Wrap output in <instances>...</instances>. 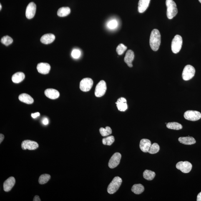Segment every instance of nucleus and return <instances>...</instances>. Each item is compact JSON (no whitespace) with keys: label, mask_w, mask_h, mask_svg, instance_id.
<instances>
[{"label":"nucleus","mask_w":201,"mask_h":201,"mask_svg":"<svg viewBox=\"0 0 201 201\" xmlns=\"http://www.w3.org/2000/svg\"><path fill=\"white\" fill-rule=\"evenodd\" d=\"M81 54V51L78 49H74L72 51V57L74 59H77L80 57Z\"/></svg>","instance_id":"f704fd0d"},{"label":"nucleus","mask_w":201,"mask_h":201,"mask_svg":"<svg viewBox=\"0 0 201 201\" xmlns=\"http://www.w3.org/2000/svg\"><path fill=\"white\" fill-rule=\"evenodd\" d=\"M50 175L49 174H44L40 176L39 180V183L40 184H44L47 183L50 178Z\"/></svg>","instance_id":"c85d7f7f"},{"label":"nucleus","mask_w":201,"mask_h":201,"mask_svg":"<svg viewBox=\"0 0 201 201\" xmlns=\"http://www.w3.org/2000/svg\"><path fill=\"white\" fill-rule=\"evenodd\" d=\"M134 55L133 51L129 50L126 53L124 61L129 67H133L132 62L134 59Z\"/></svg>","instance_id":"dca6fc26"},{"label":"nucleus","mask_w":201,"mask_h":201,"mask_svg":"<svg viewBox=\"0 0 201 201\" xmlns=\"http://www.w3.org/2000/svg\"><path fill=\"white\" fill-rule=\"evenodd\" d=\"M178 141L181 143L185 145H192L196 143V140L194 138L190 137H179Z\"/></svg>","instance_id":"4be33fe9"},{"label":"nucleus","mask_w":201,"mask_h":201,"mask_svg":"<svg viewBox=\"0 0 201 201\" xmlns=\"http://www.w3.org/2000/svg\"><path fill=\"white\" fill-rule=\"evenodd\" d=\"M71 13V9L68 7H63L59 8L57 11V14L60 17H64L69 15Z\"/></svg>","instance_id":"b1692460"},{"label":"nucleus","mask_w":201,"mask_h":201,"mask_svg":"<svg viewBox=\"0 0 201 201\" xmlns=\"http://www.w3.org/2000/svg\"><path fill=\"white\" fill-rule=\"evenodd\" d=\"M182 36L177 35L172 40V52L177 54L182 49Z\"/></svg>","instance_id":"20e7f679"},{"label":"nucleus","mask_w":201,"mask_h":201,"mask_svg":"<svg viewBox=\"0 0 201 201\" xmlns=\"http://www.w3.org/2000/svg\"><path fill=\"white\" fill-rule=\"evenodd\" d=\"M184 117L188 120L196 121L201 118V113L197 111L188 110L184 114Z\"/></svg>","instance_id":"423d86ee"},{"label":"nucleus","mask_w":201,"mask_h":201,"mask_svg":"<svg viewBox=\"0 0 201 201\" xmlns=\"http://www.w3.org/2000/svg\"><path fill=\"white\" fill-rule=\"evenodd\" d=\"M197 201H201V192L198 194L197 196Z\"/></svg>","instance_id":"ea45409f"},{"label":"nucleus","mask_w":201,"mask_h":201,"mask_svg":"<svg viewBox=\"0 0 201 201\" xmlns=\"http://www.w3.org/2000/svg\"><path fill=\"white\" fill-rule=\"evenodd\" d=\"M42 123L43 124H44V125H47L49 123V120H48L47 118H44L43 119Z\"/></svg>","instance_id":"c9c22d12"},{"label":"nucleus","mask_w":201,"mask_h":201,"mask_svg":"<svg viewBox=\"0 0 201 201\" xmlns=\"http://www.w3.org/2000/svg\"><path fill=\"white\" fill-rule=\"evenodd\" d=\"M99 132H100L101 135L102 137H105L110 135L112 133V131L110 127L107 126L106 127V128H104L102 127L101 128L99 129Z\"/></svg>","instance_id":"cd10ccee"},{"label":"nucleus","mask_w":201,"mask_h":201,"mask_svg":"<svg viewBox=\"0 0 201 201\" xmlns=\"http://www.w3.org/2000/svg\"><path fill=\"white\" fill-rule=\"evenodd\" d=\"M45 95L50 99H57L60 96L59 91L54 89L49 88L44 91Z\"/></svg>","instance_id":"4468645a"},{"label":"nucleus","mask_w":201,"mask_h":201,"mask_svg":"<svg viewBox=\"0 0 201 201\" xmlns=\"http://www.w3.org/2000/svg\"><path fill=\"white\" fill-rule=\"evenodd\" d=\"M50 66L46 63H40L37 64L36 69L38 72L42 74H48L50 70Z\"/></svg>","instance_id":"ddd939ff"},{"label":"nucleus","mask_w":201,"mask_h":201,"mask_svg":"<svg viewBox=\"0 0 201 201\" xmlns=\"http://www.w3.org/2000/svg\"><path fill=\"white\" fill-rule=\"evenodd\" d=\"M107 90V85L105 82L101 80L98 83L96 86L95 94L96 97H100L105 94Z\"/></svg>","instance_id":"6e6552de"},{"label":"nucleus","mask_w":201,"mask_h":201,"mask_svg":"<svg viewBox=\"0 0 201 201\" xmlns=\"http://www.w3.org/2000/svg\"><path fill=\"white\" fill-rule=\"evenodd\" d=\"M199 1L201 3V0H199Z\"/></svg>","instance_id":"79ce46f5"},{"label":"nucleus","mask_w":201,"mask_h":201,"mask_svg":"<svg viewBox=\"0 0 201 201\" xmlns=\"http://www.w3.org/2000/svg\"><path fill=\"white\" fill-rule=\"evenodd\" d=\"M2 9V6H1V4H0V9Z\"/></svg>","instance_id":"a19ab883"},{"label":"nucleus","mask_w":201,"mask_h":201,"mask_svg":"<svg viewBox=\"0 0 201 201\" xmlns=\"http://www.w3.org/2000/svg\"><path fill=\"white\" fill-rule=\"evenodd\" d=\"M167 7V16L169 19H172L178 13L177 5L173 0H166Z\"/></svg>","instance_id":"f03ea898"},{"label":"nucleus","mask_w":201,"mask_h":201,"mask_svg":"<svg viewBox=\"0 0 201 201\" xmlns=\"http://www.w3.org/2000/svg\"><path fill=\"white\" fill-rule=\"evenodd\" d=\"M13 40L12 38L8 36H4L2 38L1 42L6 46L9 45L12 43Z\"/></svg>","instance_id":"2f4dec72"},{"label":"nucleus","mask_w":201,"mask_h":201,"mask_svg":"<svg viewBox=\"0 0 201 201\" xmlns=\"http://www.w3.org/2000/svg\"><path fill=\"white\" fill-rule=\"evenodd\" d=\"M155 175V172L149 170H145L143 173L144 178L148 181L153 180Z\"/></svg>","instance_id":"a878e982"},{"label":"nucleus","mask_w":201,"mask_h":201,"mask_svg":"<svg viewBox=\"0 0 201 201\" xmlns=\"http://www.w3.org/2000/svg\"><path fill=\"white\" fill-rule=\"evenodd\" d=\"M151 0H139L138 10L139 13H142L145 11L149 6Z\"/></svg>","instance_id":"6ab92c4d"},{"label":"nucleus","mask_w":201,"mask_h":201,"mask_svg":"<svg viewBox=\"0 0 201 201\" xmlns=\"http://www.w3.org/2000/svg\"><path fill=\"white\" fill-rule=\"evenodd\" d=\"M16 183V180L14 177H11L7 179L4 183V189L5 192H8L10 191Z\"/></svg>","instance_id":"2eb2a0df"},{"label":"nucleus","mask_w":201,"mask_h":201,"mask_svg":"<svg viewBox=\"0 0 201 201\" xmlns=\"http://www.w3.org/2000/svg\"><path fill=\"white\" fill-rule=\"evenodd\" d=\"M40 115V114L39 112H36L35 113H33L31 114V117H32L33 118L35 119L36 117H39Z\"/></svg>","instance_id":"e433bc0d"},{"label":"nucleus","mask_w":201,"mask_h":201,"mask_svg":"<svg viewBox=\"0 0 201 201\" xmlns=\"http://www.w3.org/2000/svg\"><path fill=\"white\" fill-rule=\"evenodd\" d=\"M18 99L21 102L26 104H30L34 102V99L29 95L24 93L22 94L19 96Z\"/></svg>","instance_id":"412c9836"},{"label":"nucleus","mask_w":201,"mask_h":201,"mask_svg":"<svg viewBox=\"0 0 201 201\" xmlns=\"http://www.w3.org/2000/svg\"><path fill=\"white\" fill-rule=\"evenodd\" d=\"M127 49V47L125 46H124L123 44H120L117 46L116 48V51L117 54L121 55H122L124 53L126 50Z\"/></svg>","instance_id":"473e14b6"},{"label":"nucleus","mask_w":201,"mask_h":201,"mask_svg":"<svg viewBox=\"0 0 201 201\" xmlns=\"http://www.w3.org/2000/svg\"><path fill=\"white\" fill-rule=\"evenodd\" d=\"M36 6L34 2H31L28 5L26 8V16L29 19H32L35 15Z\"/></svg>","instance_id":"f8f14e48"},{"label":"nucleus","mask_w":201,"mask_h":201,"mask_svg":"<svg viewBox=\"0 0 201 201\" xmlns=\"http://www.w3.org/2000/svg\"><path fill=\"white\" fill-rule=\"evenodd\" d=\"M160 149V147L158 144L154 143L151 145L148 152L149 154H154L158 152Z\"/></svg>","instance_id":"7c9ffc66"},{"label":"nucleus","mask_w":201,"mask_h":201,"mask_svg":"<svg viewBox=\"0 0 201 201\" xmlns=\"http://www.w3.org/2000/svg\"><path fill=\"white\" fill-rule=\"evenodd\" d=\"M176 167L177 169L180 170L184 173H188L192 170V165L190 162L185 161L177 163Z\"/></svg>","instance_id":"1a4fd4ad"},{"label":"nucleus","mask_w":201,"mask_h":201,"mask_svg":"<svg viewBox=\"0 0 201 201\" xmlns=\"http://www.w3.org/2000/svg\"><path fill=\"white\" fill-rule=\"evenodd\" d=\"M25 78V75L24 73L18 72L13 75L12 77V80L13 82L18 84L24 80Z\"/></svg>","instance_id":"5701e85b"},{"label":"nucleus","mask_w":201,"mask_h":201,"mask_svg":"<svg viewBox=\"0 0 201 201\" xmlns=\"http://www.w3.org/2000/svg\"><path fill=\"white\" fill-rule=\"evenodd\" d=\"M167 127L168 129L175 130H179L182 128V124L175 122L168 123L167 124Z\"/></svg>","instance_id":"bb28decb"},{"label":"nucleus","mask_w":201,"mask_h":201,"mask_svg":"<svg viewBox=\"0 0 201 201\" xmlns=\"http://www.w3.org/2000/svg\"><path fill=\"white\" fill-rule=\"evenodd\" d=\"M93 85V81L90 78H85L80 83V89L83 92H88L91 90Z\"/></svg>","instance_id":"0eeeda50"},{"label":"nucleus","mask_w":201,"mask_h":201,"mask_svg":"<svg viewBox=\"0 0 201 201\" xmlns=\"http://www.w3.org/2000/svg\"><path fill=\"white\" fill-rule=\"evenodd\" d=\"M118 26V23L116 20H112L109 22L107 24V26L109 29H116Z\"/></svg>","instance_id":"72a5a7b5"},{"label":"nucleus","mask_w":201,"mask_h":201,"mask_svg":"<svg viewBox=\"0 0 201 201\" xmlns=\"http://www.w3.org/2000/svg\"><path fill=\"white\" fill-rule=\"evenodd\" d=\"M122 155L120 153L116 152L111 157L109 163V166L110 168H114L117 167L120 163Z\"/></svg>","instance_id":"9d476101"},{"label":"nucleus","mask_w":201,"mask_h":201,"mask_svg":"<svg viewBox=\"0 0 201 201\" xmlns=\"http://www.w3.org/2000/svg\"><path fill=\"white\" fill-rule=\"evenodd\" d=\"M144 187L141 184H135L133 186L132 191L134 194H140L144 192Z\"/></svg>","instance_id":"393cba45"},{"label":"nucleus","mask_w":201,"mask_h":201,"mask_svg":"<svg viewBox=\"0 0 201 201\" xmlns=\"http://www.w3.org/2000/svg\"><path fill=\"white\" fill-rule=\"evenodd\" d=\"M195 69L193 66L190 65H187L184 67L182 72V79L186 81L192 79L195 75Z\"/></svg>","instance_id":"39448f33"},{"label":"nucleus","mask_w":201,"mask_h":201,"mask_svg":"<svg viewBox=\"0 0 201 201\" xmlns=\"http://www.w3.org/2000/svg\"><path fill=\"white\" fill-rule=\"evenodd\" d=\"M39 146V144L37 142L30 140H25L23 141L21 144L22 148L23 150H35L37 149Z\"/></svg>","instance_id":"9b49d317"},{"label":"nucleus","mask_w":201,"mask_h":201,"mask_svg":"<svg viewBox=\"0 0 201 201\" xmlns=\"http://www.w3.org/2000/svg\"><path fill=\"white\" fill-rule=\"evenodd\" d=\"M118 109L121 111H125L127 109V101L125 98L121 97L116 103Z\"/></svg>","instance_id":"a211bd4d"},{"label":"nucleus","mask_w":201,"mask_h":201,"mask_svg":"<svg viewBox=\"0 0 201 201\" xmlns=\"http://www.w3.org/2000/svg\"><path fill=\"white\" fill-rule=\"evenodd\" d=\"M152 144L149 139H144L140 140V148L143 152H148Z\"/></svg>","instance_id":"f3484780"},{"label":"nucleus","mask_w":201,"mask_h":201,"mask_svg":"<svg viewBox=\"0 0 201 201\" xmlns=\"http://www.w3.org/2000/svg\"><path fill=\"white\" fill-rule=\"evenodd\" d=\"M33 201H41V199H40V198L39 196H36L34 197V199H33Z\"/></svg>","instance_id":"4c0bfd02"},{"label":"nucleus","mask_w":201,"mask_h":201,"mask_svg":"<svg viewBox=\"0 0 201 201\" xmlns=\"http://www.w3.org/2000/svg\"><path fill=\"white\" fill-rule=\"evenodd\" d=\"M115 140L113 136H111L107 137L104 138L103 139L102 142V144L104 145L110 146L113 144Z\"/></svg>","instance_id":"c756f323"},{"label":"nucleus","mask_w":201,"mask_h":201,"mask_svg":"<svg viewBox=\"0 0 201 201\" xmlns=\"http://www.w3.org/2000/svg\"><path fill=\"white\" fill-rule=\"evenodd\" d=\"M55 39V36L54 34H44L41 37L40 41L43 44H48L54 42Z\"/></svg>","instance_id":"aec40b11"},{"label":"nucleus","mask_w":201,"mask_h":201,"mask_svg":"<svg viewBox=\"0 0 201 201\" xmlns=\"http://www.w3.org/2000/svg\"><path fill=\"white\" fill-rule=\"evenodd\" d=\"M122 180L121 178L119 177H116L113 179L112 182L109 184L107 188V192L109 194H113L115 193L118 190L121 184Z\"/></svg>","instance_id":"7ed1b4c3"},{"label":"nucleus","mask_w":201,"mask_h":201,"mask_svg":"<svg viewBox=\"0 0 201 201\" xmlns=\"http://www.w3.org/2000/svg\"><path fill=\"white\" fill-rule=\"evenodd\" d=\"M161 43V36L158 29H154L151 33L150 41V47L154 51L158 50Z\"/></svg>","instance_id":"f257e3e1"},{"label":"nucleus","mask_w":201,"mask_h":201,"mask_svg":"<svg viewBox=\"0 0 201 201\" xmlns=\"http://www.w3.org/2000/svg\"><path fill=\"white\" fill-rule=\"evenodd\" d=\"M4 139V136L2 134H0V143L1 144Z\"/></svg>","instance_id":"58836bf2"}]
</instances>
